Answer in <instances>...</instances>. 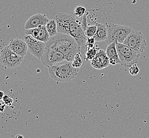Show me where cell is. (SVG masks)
<instances>
[{"instance_id":"1","label":"cell","mask_w":149,"mask_h":138,"mask_svg":"<svg viewBox=\"0 0 149 138\" xmlns=\"http://www.w3.org/2000/svg\"><path fill=\"white\" fill-rule=\"evenodd\" d=\"M48 43L62 53L69 62H72L75 55L80 52L77 42L69 34L58 33L50 37Z\"/></svg>"},{"instance_id":"2","label":"cell","mask_w":149,"mask_h":138,"mask_svg":"<svg viewBox=\"0 0 149 138\" xmlns=\"http://www.w3.org/2000/svg\"><path fill=\"white\" fill-rule=\"evenodd\" d=\"M48 71L51 78L59 82H69L77 76L79 68L72 66V62L66 61L48 67Z\"/></svg>"},{"instance_id":"3","label":"cell","mask_w":149,"mask_h":138,"mask_svg":"<svg viewBox=\"0 0 149 138\" xmlns=\"http://www.w3.org/2000/svg\"><path fill=\"white\" fill-rule=\"evenodd\" d=\"M107 38L106 42L108 45L113 42L123 43L126 38L134 30L127 25L107 23Z\"/></svg>"},{"instance_id":"4","label":"cell","mask_w":149,"mask_h":138,"mask_svg":"<svg viewBox=\"0 0 149 138\" xmlns=\"http://www.w3.org/2000/svg\"><path fill=\"white\" fill-rule=\"evenodd\" d=\"M116 47L122 66L128 68L138 63L141 53L133 51L123 43L116 42Z\"/></svg>"},{"instance_id":"5","label":"cell","mask_w":149,"mask_h":138,"mask_svg":"<svg viewBox=\"0 0 149 138\" xmlns=\"http://www.w3.org/2000/svg\"><path fill=\"white\" fill-rule=\"evenodd\" d=\"M40 61L44 65L48 68L66 61L67 60L62 53L47 42L45 51Z\"/></svg>"},{"instance_id":"6","label":"cell","mask_w":149,"mask_h":138,"mask_svg":"<svg viewBox=\"0 0 149 138\" xmlns=\"http://www.w3.org/2000/svg\"><path fill=\"white\" fill-rule=\"evenodd\" d=\"M123 44L141 54L143 52L147 45L146 36L142 32L138 30L131 32L126 38Z\"/></svg>"},{"instance_id":"7","label":"cell","mask_w":149,"mask_h":138,"mask_svg":"<svg viewBox=\"0 0 149 138\" xmlns=\"http://www.w3.org/2000/svg\"><path fill=\"white\" fill-rule=\"evenodd\" d=\"M23 58L10 49L9 46L4 47L1 52V63L7 68L13 69L19 66L22 63Z\"/></svg>"},{"instance_id":"8","label":"cell","mask_w":149,"mask_h":138,"mask_svg":"<svg viewBox=\"0 0 149 138\" xmlns=\"http://www.w3.org/2000/svg\"><path fill=\"white\" fill-rule=\"evenodd\" d=\"M24 40L27 44L30 53L40 60L45 51L46 43L38 40L30 34H26L24 36Z\"/></svg>"},{"instance_id":"9","label":"cell","mask_w":149,"mask_h":138,"mask_svg":"<svg viewBox=\"0 0 149 138\" xmlns=\"http://www.w3.org/2000/svg\"><path fill=\"white\" fill-rule=\"evenodd\" d=\"M72 17V15L65 12H59L55 15L58 33L69 34V25Z\"/></svg>"},{"instance_id":"10","label":"cell","mask_w":149,"mask_h":138,"mask_svg":"<svg viewBox=\"0 0 149 138\" xmlns=\"http://www.w3.org/2000/svg\"><path fill=\"white\" fill-rule=\"evenodd\" d=\"M109 58L106 54V51L103 49H99L91 61L92 67L97 70L105 69L109 65Z\"/></svg>"},{"instance_id":"11","label":"cell","mask_w":149,"mask_h":138,"mask_svg":"<svg viewBox=\"0 0 149 138\" xmlns=\"http://www.w3.org/2000/svg\"><path fill=\"white\" fill-rule=\"evenodd\" d=\"M49 19L46 15L37 13L32 15L26 21L24 28L25 29H33L40 26H46Z\"/></svg>"},{"instance_id":"12","label":"cell","mask_w":149,"mask_h":138,"mask_svg":"<svg viewBox=\"0 0 149 138\" xmlns=\"http://www.w3.org/2000/svg\"><path fill=\"white\" fill-rule=\"evenodd\" d=\"M24 32L26 34H30L36 39L45 43L48 42L50 38L46 26H40L33 29H25Z\"/></svg>"},{"instance_id":"13","label":"cell","mask_w":149,"mask_h":138,"mask_svg":"<svg viewBox=\"0 0 149 138\" xmlns=\"http://www.w3.org/2000/svg\"><path fill=\"white\" fill-rule=\"evenodd\" d=\"M10 49L20 56L24 58L27 53L28 47L24 40L20 38H14L10 40L9 45Z\"/></svg>"},{"instance_id":"14","label":"cell","mask_w":149,"mask_h":138,"mask_svg":"<svg viewBox=\"0 0 149 138\" xmlns=\"http://www.w3.org/2000/svg\"><path fill=\"white\" fill-rule=\"evenodd\" d=\"M106 53L109 58L110 64L115 65L117 64H120V60L118 57L115 42L108 45V46L106 48Z\"/></svg>"},{"instance_id":"15","label":"cell","mask_w":149,"mask_h":138,"mask_svg":"<svg viewBox=\"0 0 149 138\" xmlns=\"http://www.w3.org/2000/svg\"><path fill=\"white\" fill-rule=\"evenodd\" d=\"M97 26V30L94 37L96 42H100L106 41L107 38V28L105 24L96 23Z\"/></svg>"},{"instance_id":"16","label":"cell","mask_w":149,"mask_h":138,"mask_svg":"<svg viewBox=\"0 0 149 138\" xmlns=\"http://www.w3.org/2000/svg\"><path fill=\"white\" fill-rule=\"evenodd\" d=\"M46 27L50 37L55 36L58 34L57 23L55 18L49 20L48 23L46 24Z\"/></svg>"},{"instance_id":"17","label":"cell","mask_w":149,"mask_h":138,"mask_svg":"<svg viewBox=\"0 0 149 138\" xmlns=\"http://www.w3.org/2000/svg\"><path fill=\"white\" fill-rule=\"evenodd\" d=\"M87 62L86 58L84 57L80 52L75 55L73 60L72 61V65L76 68H80L85 65Z\"/></svg>"},{"instance_id":"18","label":"cell","mask_w":149,"mask_h":138,"mask_svg":"<svg viewBox=\"0 0 149 138\" xmlns=\"http://www.w3.org/2000/svg\"><path fill=\"white\" fill-rule=\"evenodd\" d=\"M100 49L97 46H94L93 48L87 49L85 54V58H86V61H92L93 58H94L95 56L97 54L98 51Z\"/></svg>"},{"instance_id":"19","label":"cell","mask_w":149,"mask_h":138,"mask_svg":"<svg viewBox=\"0 0 149 138\" xmlns=\"http://www.w3.org/2000/svg\"><path fill=\"white\" fill-rule=\"evenodd\" d=\"M97 30V26L96 23H95L94 25H88L87 26L85 32L87 37H92L94 36L95 34L96 33Z\"/></svg>"},{"instance_id":"20","label":"cell","mask_w":149,"mask_h":138,"mask_svg":"<svg viewBox=\"0 0 149 138\" xmlns=\"http://www.w3.org/2000/svg\"><path fill=\"white\" fill-rule=\"evenodd\" d=\"M86 9L83 6H77L74 9V13L78 18H82L86 13Z\"/></svg>"},{"instance_id":"21","label":"cell","mask_w":149,"mask_h":138,"mask_svg":"<svg viewBox=\"0 0 149 138\" xmlns=\"http://www.w3.org/2000/svg\"><path fill=\"white\" fill-rule=\"evenodd\" d=\"M140 72V69L139 68L136 64H134L130 67L129 72L130 75H136Z\"/></svg>"},{"instance_id":"22","label":"cell","mask_w":149,"mask_h":138,"mask_svg":"<svg viewBox=\"0 0 149 138\" xmlns=\"http://www.w3.org/2000/svg\"><path fill=\"white\" fill-rule=\"evenodd\" d=\"M3 101V102L6 104V106H10L12 105V104L13 103V99L10 97L8 95H4L2 99H1Z\"/></svg>"},{"instance_id":"23","label":"cell","mask_w":149,"mask_h":138,"mask_svg":"<svg viewBox=\"0 0 149 138\" xmlns=\"http://www.w3.org/2000/svg\"><path fill=\"white\" fill-rule=\"evenodd\" d=\"M95 42H96V40H95V38L94 37L88 38L87 42V49L93 48L95 46Z\"/></svg>"},{"instance_id":"24","label":"cell","mask_w":149,"mask_h":138,"mask_svg":"<svg viewBox=\"0 0 149 138\" xmlns=\"http://www.w3.org/2000/svg\"><path fill=\"white\" fill-rule=\"evenodd\" d=\"M6 105L4 103V104H2V101H1V112H2L3 111V110L4 109V108H5V106H6Z\"/></svg>"},{"instance_id":"25","label":"cell","mask_w":149,"mask_h":138,"mask_svg":"<svg viewBox=\"0 0 149 138\" xmlns=\"http://www.w3.org/2000/svg\"><path fill=\"white\" fill-rule=\"evenodd\" d=\"M0 93H1V99H2V98H3V97L4 96V93L2 91H1Z\"/></svg>"},{"instance_id":"26","label":"cell","mask_w":149,"mask_h":138,"mask_svg":"<svg viewBox=\"0 0 149 138\" xmlns=\"http://www.w3.org/2000/svg\"><path fill=\"white\" fill-rule=\"evenodd\" d=\"M24 138V137H23V135H21V134H19L18 135H16L15 136V138Z\"/></svg>"}]
</instances>
